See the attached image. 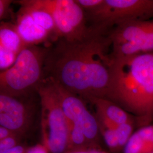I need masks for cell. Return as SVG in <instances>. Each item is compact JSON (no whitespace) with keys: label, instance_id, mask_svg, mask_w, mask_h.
Instances as JSON below:
<instances>
[{"label":"cell","instance_id":"12","mask_svg":"<svg viewBox=\"0 0 153 153\" xmlns=\"http://www.w3.org/2000/svg\"><path fill=\"white\" fill-rule=\"evenodd\" d=\"M153 124L144 126L134 131L124 148L123 153H152Z\"/></svg>","mask_w":153,"mask_h":153},{"label":"cell","instance_id":"1","mask_svg":"<svg viewBox=\"0 0 153 153\" xmlns=\"http://www.w3.org/2000/svg\"><path fill=\"white\" fill-rule=\"evenodd\" d=\"M89 28L81 39H57L48 47L44 61V78L88 102L106 95L112 48L107 33Z\"/></svg>","mask_w":153,"mask_h":153},{"label":"cell","instance_id":"14","mask_svg":"<svg viewBox=\"0 0 153 153\" xmlns=\"http://www.w3.org/2000/svg\"><path fill=\"white\" fill-rule=\"evenodd\" d=\"M26 46L14 23L4 21L1 22L0 47L19 55Z\"/></svg>","mask_w":153,"mask_h":153},{"label":"cell","instance_id":"15","mask_svg":"<svg viewBox=\"0 0 153 153\" xmlns=\"http://www.w3.org/2000/svg\"><path fill=\"white\" fill-rule=\"evenodd\" d=\"M68 121L69 137L67 152L91 149L82 129L73 123Z\"/></svg>","mask_w":153,"mask_h":153},{"label":"cell","instance_id":"20","mask_svg":"<svg viewBox=\"0 0 153 153\" xmlns=\"http://www.w3.org/2000/svg\"><path fill=\"white\" fill-rule=\"evenodd\" d=\"M12 2L11 0H0V19L1 21L9 16Z\"/></svg>","mask_w":153,"mask_h":153},{"label":"cell","instance_id":"5","mask_svg":"<svg viewBox=\"0 0 153 153\" xmlns=\"http://www.w3.org/2000/svg\"><path fill=\"white\" fill-rule=\"evenodd\" d=\"M85 13L88 27L108 33L122 22L153 19V0H103L95 10Z\"/></svg>","mask_w":153,"mask_h":153},{"label":"cell","instance_id":"10","mask_svg":"<svg viewBox=\"0 0 153 153\" xmlns=\"http://www.w3.org/2000/svg\"><path fill=\"white\" fill-rule=\"evenodd\" d=\"M14 23L26 45H39L49 40L55 42L51 35L40 27L22 6L16 13Z\"/></svg>","mask_w":153,"mask_h":153},{"label":"cell","instance_id":"4","mask_svg":"<svg viewBox=\"0 0 153 153\" xmlns=\"http://www.w3.org/2000/svg\"><path fill=\"white\" fill-rule=\"evenodd\" d=\"M37 93L41 108L42 144L49 153H66L68 150L69 121L61 107L52 81L44 78Z\"/></svg>","mask_w":153,"mask_h":153},{"label":"cell","instance_id":"26","mask_svg":"<svg viewBox=\"0 0 153 153\" xmlns=\"http://www.w3.org/2000/svg\"></svg>","mask_w":153,"mask_h":153},{"label":"cell","instance_id":"7","mask_svg":"<svg viewBox=\"0 0 153 153\" xmlns=\"http://www.w3.org/2000/svg\"><path fill=\"white\" fill-rule=\"evenodd\" d=\"M49 11L55 21L59 39L76 40L89 31L85 13L74 0H31Z\"/></svg>","mask_w":153,"mask_h":153},{"label":"cell","instance_id":"22","mask_svg":"<svg viewBox=\"0 0 153 153\" xmlns=\"http://www.w3.org/2000/svg\"><path fill=\"white\" fill-rule=\"evenodd\" d=\"M16 134H17L15 133L14 132L11 131L9 129H8L5 127L0 126V141L3 140L7 138L13 136Z\"/></svg>","mask_w":153,"mask_h":153},{"label":"cell","instance_id":"8","mask_svg":"<svg viewBox=\"0 0 153 153\" xmlns=\"http://www.w3.org/2000/svg\"><path fill=\"white\" fill-rule=\"evenodd\" d=\"M52 82L67 119L82 129L91 149L102 150V137L95 115L88 111L83 99Z\"/></svg>","mask_w":153,"mask_h":153},{"label":"cell","instance_id":"2","mask_svg":"<svg viewBox=\"0 0 153 153\" xmlns=\"http://www.w3.org/2000/svg\"><path fill=\"white\" fill-rule=\"evenodd\" d=\"M111 58L104 98L133 115L137 129L153 124V52Z\"/></svg>","mask_w":153,"mask_h":153},{"label":"cell","instance_id":"17","mask_svg":"<svg viewBox=\"0 0 153 153\" xmlns=\"http://www.w3.org/2000/svg\"><path fill=\"white\" fill-rule=\"evenodd\" d=\"M18 55L0 47V70L5 71L11 68L16 62Z\"/></svg>","mask_w":153,"mask_h":153},{"label":"cell","instance_id":"16","mask_svg":"<svg viewBox=\"0 0 153 153\" xmlns=\"http://www.w3.org/2000/svg\"><path fill=\"white\" fill-rule=\"evenodd\" d=\"M119 127V126H118ZM102 137L111 153L123 152L119 143V139L117 129L112 130L106 128H99Z\"/></svg>","mask_w":153,"mask_h":153},{"label":"cell","instance_id":"19","mask_svg":"<svg viewBox=\"0 0 153 153\" xmlns=\"http://www.w3.org/2000/svg\"><path fill=\"white\" fill-rule=\"evenodd\" d=\"M76 2L85 12L93 11L100 5L103 0H76Z\"/></svg>","mask_w":153,"mask_h":153},{"label":"cell","instance_id":"13","mask_svg":"<svg viewBox=\"0 0 153 153\" xmlns=\"http://www.w3.org/2000/svg\"><path fill=\"white\" fill-rule=\"evenodd\" d=\"M20 6L24 7L39 25L49 33L56 41L59 39L53 18L49 11L44 8L35 5L31 0L16 1Z\"/></svg>","mask_w":153,"mask_h":153},{"label":"cell","instance_id":"23","mask_svg":"<svg viewBox=\"0 0 153 153\" xmlns=\"http://www.w3.org/2000/svg\"><path fill=\"white\" fill-rule=\"evenodd\" d=\"M28 148V147L26 145L21 143L4 153H26L27 150Z\"/></svg>","mask_w":153,"mask_h":153},{"label":"cell","instance_id":"6","mask_svg":"<svg viewBox=\"0 0 153 153\" xmlns=\"http://www.w3.org/2000/svg\"><path fill=\"white\" fill-rule=\"evenodd\" d=\"M107 35L112 43L111 57L153 52V19L122 22Z\"/></svg>","mask_w":153,"mask_h":153},{"label":"cell","instance_id":"9","mask_svg":"<svg viewBox=\"0 0 153 153\" xmlns=\"http://www.w3.org/2000/svg\"><path fill=\"white\" fill-rule=\"evenodd\" d=\"M24 97L0 94V126L25 137L33 123V107Z\"/></svg>","mask_w":153,"mask_h":153},{"label":"cell","instance_id":"3","mask_svg":"<svg viewBox=\"0 0 153 153\" xmlns=\"http://www.w3.org/2000/svg\"><path fill=\"white\" fill-rule=\"evenodd\" d=\"M48 47L27 45L14 64L0 73V94L28 97L38 91L44 79V61Z\"/></svg>","mask_w":153,"mask_h":153},{"label":"cell","instance_id":"24","mask_svg":"<svg viewBox=\"0 0 153 153\" xmlns=\"http://www.w3.org/2000/svg\"><path fill=\"white\" fill-rule=\"evenodd\" d=\"M66 153H92L91 149L90 150H81V151H76V152H67Z\"/></svg>","mask_w":153,"mask_h":153},{"label":"cell","instance_id":"18","mask_svg":"<svg viewBox=\"0 0 153 153\" xmlns=\"http://www.w3.org/2000/svg\"><path fill=\"white\" fill-rule=\"evenodd\" d=\"M24 137L19 135H14L13 136L5 138L0 141V153H4L6 151L14 148L21 144Z\"/></svg>","mask_w":153,"mask_h":153},{"label":"cell","instance_id":"25","mask_svg":"<svg viewBox=\"0 0 153 153\" xmlns=\"http://www.w3.org/2000/svg\"><path fill=\"white\" fill-rule=\"evenodd\" d=\"M91 151H92V153H107L102 150H99V149H91Z\"/></svg>","mask_w":153,"mask_h":153},{"label":"cell","instance_id":"21","mask_svg":"<svg viewBox=\"0 0 153 153\" xmlns=\"http://www.w3.org/2000/svg\"><path fill=\"white\" fill-rule=\"evenodd\" d=\"M26 153H49L42 144H37L31 147H28Z\"/></svg>","mask_w":153,"mask_h":153},{"label":"cell","instance_id":"11","mask_svg":"<svg viewBox=\"0 0 153 153\" xmlns=\"http://www.w3.org/2000/svg\"><path fill=\"white\" fill-rule=\"evenodd\" d=\"M88 102L95 107L96 114L103 115L117 124L131 123L136 126V119L133 115L107 99L95 98Z\"/></svg>","mask_w":153,"mask_h":153}]
</instances>
